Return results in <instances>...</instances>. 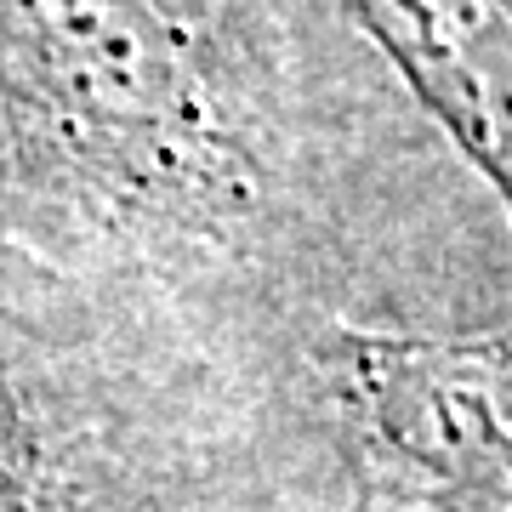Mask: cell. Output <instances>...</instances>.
Returning <instances> with one entry per match:
<instances>
[{
    "instance_id": "3957f363",
    "label": "cell",
    "mask_w": 512,
    "mask_h": 512,
    "mask_svg": "<svg viewBox=\"0 0 512 512\" xmlns=\"http://www.w3.org/2000/svg\"><path fill=\"white\" fill-rule=\"evenodd\" d=\"M512 211V0H342Z\"/></svg>"
},
{
    "instance_id": "6da1fadb",
    "label": "cell",
    "mask_w": 512,
    "mask_h": 512,
    "mask_svg": "<svg viewBox=\"0 0 512 512\" xmlns=\"http://www.w3.org/2000/svg\"><path fill=\"white\" fill-rule=\"evenodd\" d=\"M0 103L40 177L114 211L222 222L262 183L188 0H0Z\"/></svg>"
},
{
    "instance_id": "7a4b0ae2",
    "label": "cell",
    "mask_w": 512,
    "mask_h": 512,
    "mask_svg": "<svg viewBox=\"0 0 512 512\" xmlns=\"http://www.w3.org/2000/svg\"><path fill=\"white\" fill-rule=\"evenodd\" d=\"M336 382L370 456L444 512H512V325L342 336Z\"/></svg>"
},
{
    "instance_id": "277c9868",
    "label": "cell",
    "mask_w": 512,
    "mask_h": 512,
    "mask_svg": "<svg viewBox=\"0 0 512 512\" xmlns=\"http://www.w3.org/2000/svg\"><path fill=\"white\" fill-rule=\"evenodd\" d=\"M0 512H46L40 439L23 416L12 382H6V370H0Z\"/></svg>"
}]
</instances>
